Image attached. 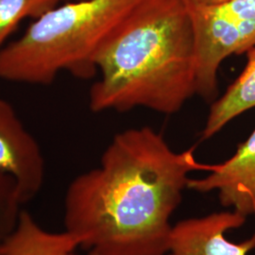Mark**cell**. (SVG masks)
Wrapping results in <instances>:
<instances>
[{
  "label": "cell",
  "mask_w": 255,
  "mask_h": 255,
  "mask_svg": "<svg viewBox=\"0 0 255 255\" xmlns=\"http://www.w3.org/2000/svg\"><path fill=\"white\" fill-rule=\"evenodd\" d=\"M150 127L116 134L101 164L76 177L64 198V227L80 247L102 255H165L170 219L199 163Z\"/></svg>",
  "instance_id": "cell-1"
},
{
  "label": "cell",
  "mask_w": 255,
  "mask_h": 255,
  "mask_svg": "<svg viewBox=\"0 0 255 255\" xmlns=\"http://www.w3.org/2000/svg\"><path fill=\"white\" fill-rule=\"evenodd\" d=\"M92 112L143 107L172 115L197 95V56L185 0H143L95 57Z\"/></svg>",
  "instance_id": "cell-2"
},
{
  "label": "cell",
  "mask_w": 255,
  "mask_h": 255,
  "mask_svg": "<svg viewBox=\"0 0 255 255\" xmlns=\"http://www.w3.org/2000/svg\"><path fill=\"white\" fill-rule=\"evenodd\" d=\"M143 0H76L57 5L0 52V78L46 85L68 71L88 79L101 46Z\"/></svg>",
  "instance_id": "cell-3"
},
{
  "label": "cell",
  "mask_w": 255,
  "mask_h": 255,
  "mask_svg": "<svg viewBox=\"0 0 255 255\" xmlns=\"http://www.w3.org/2000/svg\"><path fill=\"white\" fill-rule=\"evenodd\" d=\"M186 4L195 37L197 95L211 99L217 94L221 64L232 55L255 47V0Z\"/></svg>",
  "instance_id": "cell-4"
},
{
  "label": "cell",
  "mask_w": 255,
  "mask_h": 255,
  "mask_svg": "<svg viewBox=\"0 0 255 255\" xmlns=\"http://www.w3.org/2000/svg\"><path fill=\"white\" fill-rule=\"evenodd\" d=\"M45 160L40 146L7 101L0 99V173L10 177L25 204L45 181Z\"/></svg>",
  "instance_id": "cell-5"
},
{
  "label": "cell",
  "mask_w": 255,
  "mask_h": 255,
  "mask_svg": "<svg viewBox=\"0 0 255 255\" xmlns=\"http://www.w3.org/2000/svg\"><path fill=\"white\" fill-rule=\"evenodd\" d=\"M246 219L233 210L181 220L172 226L165 255H248L255 249V234L240 243L225 237Z\"/></svg>",
  "instance_id": "cell-6"
},
{
  "label": "cell",
  "mask_w": 255,
  "mask_h": 255,
  "mask_svg": "<svg viewBox=\"0 0 255 255\" xmlns=\"http://www.w3.org/2000/svg\"><path fill=\"white\" fill-rule=\"evenodd\" d=\"M205 177L190 179L187 188L218 193L223 207L255 219V128L237 152L221 164H212Z\"/></svg>",
  "instance_id": "cell-7"
},
{
  "label": "cell",
  "mask_w": 255,
  "mask_h": 255,
  "mask_svg": "<svg viewBox=\"0 0 255 255\" xmlns=\"http://www.w3.org/2000/svg\"><path fill=\"white\" fill-rule=\"evenodd\" d=\"M80 241L71 233L42 228L32 216L21 210L13 230L0 242V255H78Z\"/></svg>",
  "instance_id": "cell-8"
},
{
  "label": "cell",
  "mask_w": 255,
  "mask_h": 255,
  "mask_svg": "<svg viewBox=\"0 0 255 255\" xmlns=\"http://www.w3.org/2000/svg\"><path fill=\"white\" fill-rule=\"evenodd\" d=\"M247 53L248 62L242 73L211 106L201 132L203 140L216 135L233 119L255 107V47Z\"/></svg>",
  "instance_id": "cell-9"
},
{
  "label": "cell",
  "mask_w": 255,
  "mask_h": 255,
  "mask_svg": "<svg viewBox=\"0 0 255 255\" xmlns=\"http://www.w3.org/2000/svg\"><path fill=\"white\" fill-rule=\"evenodd\" d=\"M60 0H0V52L26 18L37 19L59 5Z\"/></svg>",
  "instance_id": "cell-10"
},
{
  "label": "cell",
  "mask_w": 255,
  "mask_h": 255,
  "mask_svg": "<svg viewBox=\"0 0 255 255\" xmlns=\"http://www.w3.org/2000/svg\"><path fill=\"white\" fill-rule=\"evenodd\" d=\"M22 202L15 182L0 173V242L15 227Z\"/></svg>",
  "instance_id": "cell-11"
},
{
  "label": "cell",
  "mask_w": 255,
  "mask_h": 255,
  "mask_svg": "<svg viewBox=\"0 0 255 255\" xmlns=\"http://www.w3.org/2000/svg\"><path fill=\"white\" fill-rule=\"evenodd\" d=\"M186 1L195 5H213V4H219L229 0H186Z\"/></svg>",
  "instance_id": "cell-12"
},
{
  "label": "cell",
  "mask_w": 255,
  "mask_h": 255,
  "mask_svg": "<svg viewBox=\"0 0 255 255\" xmlns=\"http://www.w3.org/2000/svg\"><path fill=\"white\" fill-rule=\"evenodd\" d=\"M89 255H102L100 254H97V253H94V252H89Z\"/></svg>",
  "instance_id": "cell-13"
},
{
  "label": "cell",
  "mask_w": 255,
  "mask_h": 255,
  "mask_svg": "<svg viewBox=\"0 0 255 255\" xmlns=\"http://www.w3.org/2000/svg\"><path fill=\"white\" fill-rule=\"evenodd\" d=\"M60 1H67L68 2V1H76V0H60Z\"/></svg>",
  "instance_id": "cell-14"
}]
</instances>
